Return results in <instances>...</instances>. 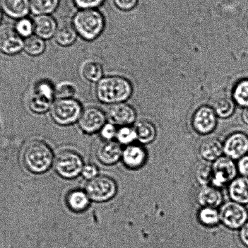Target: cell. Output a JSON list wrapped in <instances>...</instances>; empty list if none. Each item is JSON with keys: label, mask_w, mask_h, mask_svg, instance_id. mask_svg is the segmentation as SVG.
Listing matches in <instances>:
<instances>
[{"label": "cell", "mask_w": 248, "mask_h": 248, "mask_svg": "<svg viewBox=\"0 0 248 248\" xmlns=\"http://www.w3.org/2000/svg\"><path fill=\"white\" fill-rule=\"evenodd\" d=\"M107 115L110 123L120 127L130 126L136 119V110L126 102L110 106Z\"/></svg>", "instance_id": "4fadbf2b"}, {"label": "cell", "mask_w": 248, "mask_h": 248, "mask_svg": "<svg viewBox=\"0 0 248 248\" xmlns=\"http://www.w3.org/2000/svg\"><path fill=\"white\" fill-rule=\"evenodd\" d=\"M116 139L120 144L131 145L137 139L136 132L134 127L130 126L120 127L117 130Z\"/></svg>", "instance_id": "836d02e7"}, {"label": "cell", "mask_w": 248, "mask_h": 248, "mask_svg": "<svg viewBox=\"0 0 248 248\" xmlns=\"http://www.w3.org/2000/svg\"></svg>", "instance_id": "ee69618b"}, {"label": "cell", "mask_w": 248, "mask_h": 248, "mask_svg": "<svg viewBox=\"0 0 248 248\" xmlns=\"http://www.w3.org/2000/svg\"><path fill=\"white\" fill-rule=\"evenodd\" d=\"M133 87L124 77L110 75L104 76L96 84V98L103 104L113 105L126 102L131 98Z\"/></svg>", "instance_id": "6da1fadb"}, {"label": "cell", "mask_w": 248, "mask_h": 248, "mask_svg": "<svg viewBox=\"0 0 248 248\" xmlns=\"http://www.w3.org/2000/svg\"><path fill=\"white\" fill-rule=\"evenodd\" d=\"M76 93L77 88L71 82H60L58 85L55 86V100L74 98Z\"/></svg>", "instance_id": "4dcf8cb0"}, {"label": "cell", "mask_w": 248, "mask_h": 248, "mask_svg": "<svg viewBox=\"0 0 248 248\" xmlns=\"http://www.w3.org/2000/svg\"><path fill=\"white\" fill-rule=\"evenodd\" d=\"M53 103L54 102L32 93L29 99L28 107L31 112L37 114H43L49 112Z\"/></svg>", "instance_id": "83f0119b"}, {"label": "cell", "mask_w": 248, "mask_h": 248, "mask_svg": "<svg viewBox=\"0 0 248 248\" xmlns=\"http://www.w3.org/2000/svg\"><path fill=\"white\" fill-rule=\"evenodd\" d=\"M23 38L16 33L14 28L3 26L0 28V51L8 55H16L22 52Z\"/></svg>", "instance_id": "30bf717a"}, {"label": "cell", "mask_w": 248, "mask_h": 248, "mask_svg": "<svg viewBox=\"0 0 248 248\" xmlns=\"http://www.w3.org/2000/svg\"><path fill=\"white\" fill-rule=\"evenodd\" d=\"M237 170L242 176L248 177V154L239 159Z\"/></svg>", "instance_id": "ab89813d"}, {"label": "cell", "mask_w": 248, "mask_h": 248, "mask_svg": "<svg viewBox=\"0 0 248 248\" xmlns=\"http://www.w3.org/2000/svg\"><path fill=\"white\" fill-rule=\"evenodd\" d=\"M121 158L126 167L137 169L145 163L146 154L142 147L131 144L123 151Z\"/></svg>", "instance_id": "e0dca14e"}, {"label": "cell", "mask_w": 248, "mask_h": 248, "mask_svg": "<svg viewBox=\"0 0 248 248\" xmlns=\"http://www.w3.org/2000/svg\"><path fill=\"white\" fill-rule=\"evenodd\" d=\"M197 200L203 208H216L222 203L223 196L217 187L204 186L200 190Z\"/></svg>", "instance_id": "ac0fdd59"}, {"label": "cell", "mask_w": 248, "mask_h": 248, "mask_svg": "<svg viewBox=\"0 0 248 248\" xmlns=\"http://www.w3.org/2000/svg\"><path fill=\"white\" fill-rule=\"evenodd\" d=\"M83 109L81 103L75 98L55 100L49 114L55 124L66 126L78 122Z\"/></svg>", "instance_id": "277c9868"}, {"label": "cell", "mask_w": 248, "mask_h": 248, "mask_svg": "<svg viewBox=\"0 0 248 248\" xmlns=\"http://www.w3.org/2000/svg\"><path fill=\"white\" fill-rule=\"evenodd\" d=\"M232 98L241 107L248 108V78L243 79L233 88Z\"/></svg>", "instance_id": "f1b7e54d"}, {"label": "cell", "mask_w": 248, "mask_h": 248, "mask_svg": "<svg viewBox=\"0 0 248 248\" xmlns=\"http://www.w3.org/2000/svg\"><path fill=\"white\" fill-rule=\"evenodd\" d=\"M196 176L197 181L200 184L207 186L209 183L211 182L213 179L212 167H209L207 164H202L197 168Z\"/></svg>", "instance_id": "e575fe53"}, {"label": "cell", "mask_w": 248, "mask_h": 248, "mask_svg": "<svg viewBox=\"0 0 248 248\" xmlns=\"http://www.w3.org/2000/svg\"><path fill=\"white\" fill-rule=\"evenodd\" d=\"M107 115L100 108L90 107L83 109L78 120L79 128L86 134L100 132L107 123Z\"/></svg>", "instance_id": "ba28073f"}, {"label": "cell", "mask_w": 248, "mask_h": 248, "mask_svg": "<svg viewBox=\"0 0 248 248\" xmlns=\"http://www.w3.org/2000/svg\"><path fill=\"white\" fill-rule=\"evenodd\" d=\"M91 199L85 191L74 190L67 195L66 203L69 208L76 213L86 210L90 204Z\"/></svg>", "instance_id": "ffe728a7"}, {"label": "cell", "mask_w": 248, "mask_h": 248, "mask_svg": "<svg viewBox=\"0 0 248 248\" xmlns=\"http://www.w3.org/2000/svg\"><path fill=\"white\" fill-rule=\"evenodd\" d=\"M242 120L243 122L248 126V108H245L244 110L242 113Z\"/></svg>", "instance_id": "b9f144b4"}, {"label": "cell", "mask_w": 248, "mask_h": 248, "mask_svg": "<svg viewBox=\"0 0 248 248\" xmlns=\"http://www.w3.org/2000/svg\"><path fill=\"white\" fill-rule=\"evenodd\" d=\"M0 8L9 17L20 20L30 13V0H0Z\"/></svg>", "instance_id": "2e32d148"}, {"label": "cell", "mask_w": 248, "mask_h": 248, "mask_svg": "<svg viewBox=\"0 0 248 248\" xmlns=\"http://www.w3.org/2000/svg\"><path fill=\"white\" fill-rule=\"evenodd\" d=\"M54 154L45 142L34 140L29 142L23 153L25 167L34 174L47 171L54 164Z\"/></svg>", "instance_id": "3957f363"}, {"label": "cell", "mask_w": 248, "mask_h": 248, "mask_svg": "<svg viewBox=\"0 0 248 248\" xmlns=\"http://www.w3.org/2000/svg\"><path fill=\"white\" fill-rule=\"evenodd\" d=\"M53 165L59 176L65 179H73L81 174L85 165L83 158L76 152L64 150L55 156Z\"/></svg>", "instance_id": "5b68a950"}, {"label": "cell", "mask_w": 248, "mask_h": 248, "mask_svg": "<svg viewBox=\"0 0 248 248\" xmlns=\"http://www.w3.org/2000/svg\"><path fill=\"white\" fill-rule=\"evenodd\" d=\"M223 153L231 160H239L248 153V136L243 132H235L226 140Z\"/></svg>", "instance_id": "7c38bea8"}, {"label": "cell", "mask_w": 248, "mask_h": 248, "mask_svg": "<svg viewBox=\"0 0 248 248\" xmlns=\"http://www.w3.org/2000/svg\"><path fill=\"white\" fill-rule=\"evenodd\" d=\"M82 76L90 83L97 84L104 77L102 64L95 60H88L81 67Z\"/></svg>", "instance_id": "44dd1931"}, {"label": "cell", "mask_w": 248, "mask_h": 248, "mask_svg": "<svg viewBox=\"0 0 248 248\" xmlns=\"http://www.w3.org/2000/svg\"><path fill=\"white\" fill-rule=\"evenodd\" d=\"M213 179L211 183L214 186H223L228 182L232 181L237 174V167L232 160L227 156H221L214 161L213 167Z\"/></svg>", "instance_id": "9c48e42d"}, {"label": "cell", "mask_w": 248, "mask_h": 248, "mask_svg": "<svg viewBox=\"0 0 248 248\" xmlns=\"http://www.w3.org/2000/svg\"><path fill=\"white\" fill-rule=\"evenodd\" d=\"M192 122L195 131L199 134H208L216 128L217 115L213 108L202 106L195 112Z\"/></svg>", "instance_id": "8fae6325"}, {"label": "cell", "mask_w": 248, "mask_h": 248, "mask_svg": "<svg viewBox=\"0 0 248 248\" xmlns=\"http://www.w3.org/2000/svg\"><path fill=\"white\" fill-rule=\"evenodd\" d=\"M85 191L91 201L107 202L116 195L117 184L111 177L107 175H98L94 179L88 180L86 185Z\"/></svg>", "instance_id": "8992f818"}, {"label": "cell", "mask_w": 248, "mask_h": 248, "mask_svg": "<svg viewBox=\"0 0 248 248\" xmlns=\"http://www.w3.org/2000/svg\"><path fill=\"white\" fill-rule=\"evenodd\" d=\"M78 34L73 26L69 25L60 26L54 36V40L62 47H68L76 42Z\"/></svg>", "instance_id": "cb8c5ba5"}, {"label": "cell", "mask_w": 248, "mask_h": 248, "mask_svg": "<svg viewBox=\"0 0 248 248\" xmlns=\"http://www.w3.org/2000/svg\"><path fill=\"white\" fill-rule=\"evenodd\" d=\"M81 174L86 180H90L94 179L98 175V169L93 164H87L84 165Z\"/></svg>", "instance_id": "f35d334b"}, {"label": "cell", "mask_w": 248, "mask_h": 248, "mask_svg": "<svg viewBox=\"0 0 248 248\" xmlns=\"http://www.w3.org/2000/svg\"><path fill=\"white\" fill-rule=\"evenodd\" d=\"M32 93L52 102H54L55 86L47 79H42L35 84Z\"/></svg>", "instance_id": "f546056e"}, {"label": "cell", "mask_w": 248, "mask_h": 248, "mask_svg": "<svg viewBox=\"0 0 248 248\" xmlns=\"http://www.w3.org/2000/svg\"><path fill=\"white\" fill-rule=\"evenodd\" d=\"M240 238L243 244L248 248V221L240 228Z\"/></svg>", "instance_id": "60d3db41"}, {"label": "cell", "mask_w": 248, "mask_h": 248, "mask_svg": "<svg viewBox=\"0 0 248 248\" xmlns=\"http://www.w3.org/2000/svg\"><path fill=\"white\" fill-rule=\"evenodd\" d=\"M117 9L122 11H129L136 8L138 0H112Z\"/></svg>", "instance_id": "74e56055"}, {"label": "cell", "mask_w": 248, "mask_h": 248, "mask_svg": "<svg viewBox=\"0 0 248 248\" xmlns=\"http://www.w3.org/2000/svg\"><path fill=\"white\" fill-rule=\"evenodd\" d=\"M122 152L118 142L103 141L98 144L96 156L100 162L106 165H111L122 158Z\"/></svg>", "instance_id": "5bb4252c"}, {"label": "cell", "mask_w": 248, "mask_h": 248, "mask_svg": "<svg viewBox=\"0 0 248 248\" xmlns=\"http://www.w3.org/2000/svg\"><path fill=\"white\" fill-rule=\"evenodd\" d=\"M46 50L45 40L33 35L24 41L23 51L31 57H38L42 55Z\"/></svg>", "instance_id": "4316f807"}, {"label": "cell", "mask_w": 248, "mask_h": 248, "mask_svg": "<svg viewBox=\"0 0 248 248\" xmlns=\"http://www.w3.org/2000/svg\"><path fill=\"white\" fill-rule=\"evenodd\" d=\"M220 220L231 229L241 228L248 221V213L243 204L235 202H228L221 207Z\"/></svg>", "instance_id": "52a82bcc"}, {"label": "cell", "mask_w": 248, "mask_h": 248, "mask_svg": "<svg viewBox=\"0 0 248 248\" xmlns=\"http://www.w3.org/2000/svg\"><path fill=\"white\" fill-rule=\"evenodd\" d=\"M199 218L202 224L208 226L217 225L220 220V214L216 208H203L199 214Z\"/></svg>", "instance_id": "d6a6232c"}, {"label": "cell", "mask_w": 248, "mask_h": 248, "mask_svg": "<svg viewBox=\"0 0 248 248\" xmlns=\"http://www.w3.org/2000/svg\"><path fill=\"white\" fill-rule=\"evenodd\" d=\"M117 130L116 125L107 122L100 131L101 137L104 141H112L116 138Z\"/></svg>", "instance_id": "d590c367"}, {"label": "cell", "mask_w": 248, "mask_h": 248, "mask_svg": "<svg viewBox=\"0 0 248 248\" xmlns=\"http://www.w3.org/2000/svg\"><path fill=\"white\" fill-rule=\"evenodd\" d=\"M14 30L24 40L34 35V23L33 20L25 17L16 21Z\"/></svg>", "instance_id": "1f68e13d"}, {"label": "cell", "mask_w": 248, "mask_h": 248, "mask_svg": "<svg viewBox=\"0 0 248 248\" xmlns=\"http://www.w3.org/2000/svg\"><path fill=\"white\" fill-rule=\"evenodd\" d=\"M212 108L215 111L217 116L225 119L233 114L235 108V103L230 96L222 95L214 100Z\"/></svg>", "instance_id": "603a6c76"}, {"label": "cell", "mask_w": 248, "mask_h": 248, "mask_svg": "<svg viewBox=\"0 0 248 248\" xmlns=\"http://www.w3.org/2000/svg\"><path fill=\"white\" fill-rule=\"evenodd\" d=\"M71 25L82 39L93 42L102 34L106 21L104 16L97 9H83L74 14Z\"/></svg>", "instance_id": "7a4b0ae2"}, {"label": "cell", "mask_w": 248, "mask_h": 248, "mask_svg": "<svg viewBox=\"0 0 248 248\" xmlns=\"http://www.w3.org/2000/svg\"><path fill=\"white\" fill-rule=\"evenodd\" d=\"M134 128L136 132L137 140L142 143H151L155 138V127L150 122L140 120L135 124Z\"/></svg>", "instance_id": "d4e9b609"}, {"label": "cell", "mask_w": 248, "mask_h": 248, "mask_svg": "<svg viewBox=\"0 0 248 248\" xmlns=\"http://www.w3.org/2000/svg\"><path fill=\"white\" fill-rule=\"evenodd\" d=\"M31 11L36 16L51 15L59 6L60 0H30Z\"/></svg>", "instance_id": "484cf974"}, {"label": "cell", "mask_w": 248, "mask_h": 248, "mask_svg": "<svg viewBox=\"0 0 248 248\" xmlns=\"http://www.w3.org/2000/svg\"><path fill=\"white\" fill-rule=\"evenodd\" d=\"M229 193L233 202L241 204H248V177L236 178L229 186Z\"/></svg>", "instance_id": "d6986e66"}, {"label": "cell", "mask_w": 248, "mask_h": 248, "mask_svg": "<svg viewBox=\"0 0 248 248\" xmlns=\"http://www.w3.org/2000/svg\"><path fill=\"white\" fill-rule=\"evenodd\" d=\"M33 21L35 35L45 41L54 37L59 26L51 15L37 16Z\"/></svg>", "instance_id": "9a60e30c"}, {"label": "cell", "mask_w": 248, "mask_h": 248, "mask_svg": "<svg viewBox=\"0 0 248 248\" xmlns=\"http://www.w3.org/2000/svg\"><path fill=\"white\" fill-rule=\"evenodd\" d=\"M200 153L206 160L216 161L222 155L223 145L216 139H207L202 143Z\"/></svg>", "instance_id": "7402d4cb"}, {"label": "cell", "mask_w": 248, "mask_h": 248, "mask_svg": "<svg viewBox=\"0 0 248 248\" xmlns=\"http://www.w3.org/2000/svg\"><path fill=\"white\" fill-rule=\"evenodd\" d=\"M3 11H2L1 8H0V25H1L2 20H3Z\"/></svg>", "instance_id": "7bdbcfd3"}, {"label": "cell", "mask_w": 248, "mask_h": 248, "mask_svg": "<svg viewBox=\"0 0 248 248\" xmlns=\"http://www.w3.org/2000/svg\"><path fill=\"white\" fill-rule=\"evenodd\" d=\"M75 5L79 10L97 9L104 3L105 0H73Z\"/></svg>", "instance_id": "8d00e7d4"}]
</instances>
